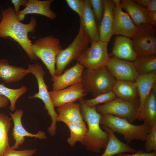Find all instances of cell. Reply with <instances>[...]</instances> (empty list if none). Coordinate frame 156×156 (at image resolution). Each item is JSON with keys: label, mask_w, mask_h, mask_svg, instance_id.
<instances>
[{"label": "cell", "mask_w": 156, "mask_h": 156, "mask_svg": "<svg viewBox=\"0 0 156 156\" xmlns=\"http://www.w3.org/2000/svg\"><path fill=\"white\" fill-rule=\"evenodd\" d=\"M82 98L79 100L81 114L83 120L88 126V131L82 144L86 150L94 153H99L105 149L107 144L109 134L103 130L100 126L101 114L96 110V107H90L86 106Z\"/></svg>", "instance_id": "6da1fadb"}, {"label": "cell", "mask_w": 156, "mask_h": 156, "mask_svg": "<svg viewBox=\"0 0 156 156\" xmlns=\"http://www.w3.org/2000/svg\"><path fill=\"white\" fill-rule=\"evenodd\" d=\"M101 114L100 124L114 132L123 135L127 143L133 140L145 141L151 127L147 122L140 125L132 124L127 120L109 114Z\"/></svg>", "instance_id": "7a4b0ae2"}, {"label": "cell", "mask_w": 156, "mask_h": 156, "mask_svg": "<svg viewBox=\"0 0 156 156\" xmlns=\"http://www.w3.org/2000/svg\"><path fill=\"white\" fill-rule=\"evenodd\" d=\"M82 82L85 92L94 97L112 90L117 80L105 66L94 69H84Z\"/></svg>", "instance_id": "3957f363"}, {"label": "cell", "mask_w": 156, "mask_h": 156, "mask_svg": "<svg viewBox=\"0 0 156 156\" xmlns=\"http://www.w3.org/2000/svg\"><path fill=\"white\" fill-rule=\"evenodd\" d=\"M62 49L60 40L53 35L39 38L32 45L33 53L45 65L51 77L55 75L56 59Z\"/></svg>", "instance_id": "277c9868"}, {"label": "cell", "mask_w": 156, "mask_h": 156, "mask_svg": "<svg viewBox=\"0 0 156 156\" xmlns=\"http://www.w3.org/2000/svg\"><path fill=\"white\" fill-rule=\"evenodd\" d=\"M28 70L29 73L33 74L36 77L38 83V91L33 96H29V99L38 98L43 102L44 108L51 119L50 126L48 128L47 131L51 136H53L56 133L57 129L56 124L57 122V114L55 110L54 106L51 99L48 87L44 79L45 72L42 66L38 63L28 64Z\"/></svg>", "instance_id": "5b68a950"}, {"label": "cell", "mask_w": 156, "mask_h": 156, "mask_svg": "<svg viewBox=\"0 0 156 156\" xmlns=\"http://www.w3.org/2000/svg\"><path fill=\"white\" fill-rule=\"evenodd\" d=\"M89 38L80 23L78 32L71 43L62 49L57 56L56 61L55 74L61 75L66 67L77 59L88 47Z\"/></svg>", "instance_id": "8992f818"}, {"label": "cell", "mask_w": 156, "mask_h": 156, "mask_svg": "<svg viewBox=\"0 0 156 156\" xmlns=\"http://www.w3.org/2000/svg\"><path fill=\"white\" fill-rule=\"evenodd\" d=\"M139 101H125L116 98L114 99L96 107V111L101 114L113 115L125 119L131 123L136 119Z\"/></svg>", "instance_id": "52a82bcc"}, {"label": "cell", "mask_w": 156, "mask_h": 156, "mask_svg": "<svg viewBox=\"0 0 156 156\" xmlns=\"http://www.w3.org/2000/svg\"><path fill=\"white\" fill-rule=\"evenodd\" d=\"M132 38L133 49L137 57L156 54V31L149 24H143Z\"/></svg>", "instance_id": "ba28073f"}, {"label": "cell", "mask_w": 156, "mask_h": 156, "mask_svg": "<svg viewBox=\"0 0 156 156\" xmlns=\"http://www.w3.org/2000/svg\"><path fill=\"white\" fill-rule=\"evenodd\" d=\"M108 42L99 41L91 44L77 59L84 68L94 69L105 66L109 59Z\"/></svg>", "instance_id": "9c48e42d"}, {"label": "cell", "mask_w": 156, "mask_h": 156, "mask_svg": "<svg viewBox=\"0 0 156 156\" xmlns=\"http://www.w3.org/2000/svg\"><path fill=\"white\" fill-rule=\"evenodd\" d=\"M2 17L0 22V38H8V35L14 31H25L28 33L35 32L37 25L36 18L30 17L28 24L21 23L18 19L14 9L9 6L2 11Z\"/></svg>", "instance_id": "30bf717a"}, {"label": "cell", "mask_w": 156, "mask_h": 156, "mask_svg": "<svg viewBox=\"0 0 156 156\" xmlns=\"http://www.w3.org/2000/svg\"><path fill=\"white\" fill-rule=\"evenodd\" d=\"M138 30L126 13L120 6H114L113 13L112 35H121L132 38Z\"/></svg>", "instance_id": "8fae6325"}, {"label": "cell", "mask_w": 156, "mask_h": 156, "mask_svg": "<svg viewBox=\"0 0 156 156\" xmlns=\"http://www.w3.org/2000/svg\"><path fill=\"white\" fill-rule=\"evenodd\" d=\"M105 66L117 80L135 82L138 76L132 62L115 57H110Z\"/></svg>", "instance_id": "7c38bea8"}, {"label": "cell", "mask_w": 156, "mask_h": 156, "mask_svg": "<svg viewBox=\"0 0 156 156\" xmlns=\"http://www.w3.org/2000/svg\"><path fill=\"white\" fill-rule=\"evenodd\" d=\"M49 94L54 106L57 107L76 102L86 94L82 82L62 90L49 91Z\"/></svg>", "instance_id": "4fadbf2b"}, {"label": "cell", "mask_w": 156, "mask_h": 156, "mask_svg": "<svg viewBox=\"0 0 156 156\" xmlns=\"http://www.w3.org/2000/svg\"><path fill=\"white\" fill-rule=\"evenodd\" d=\"M84 68L81 64L77 62L72 67L64 70L61 75L51 77L53 91L62 90L82 82V75Z\"/></svg>", "instance_id": "5bb4252c"}, {"label": "cell", "mask_w": 156, "mask_h": 156, "mask_svg": "<svg viewBox=\"0 0 156 156\" xmlns=\"http://www.w3.org/2000/svg\"><path fill=\"white\" fill-rule=\"evenodd\" d=\"M24 113L22 109H17L14 113H9L13 120L14 126L12 135L15 141L14 144L11 147L15 150L19 146L22 144L25 141V137L34 138L40 139H45L47 138L45 133L43 131H39L36 134H33L26 131L23 127L21 122V118Z\"/></svg>", "instance_id": "9a60e30c"}, {"label": "cell", "mask_w": 156, "mask_h": 156, "mask_svg": "<svg viewBox=\"0 0 156 156\" xmlns=\"http://www.w3.org/2000/svg\"><path fill=\"white\" fill-rule=\"evenodd\" d=\"M54 0H28L25 8L20 10L16 15L20 21L23 20L28 14H35L43 15L51 20L57 17L55 13L51 8Z\"/></svg>", "instance_id": "2e32d148"}, {"label": "cell", "mask_w": 156, "mask_h": 156, "mask_svg": "<svg viewBox=\"0 0 156 156\" xmlns=\"http://www.w3.org/2000/svg\"><path fill=\"white\" fill-rule=\"evenodd\" d=\"M83 9L80 23L88 36L91 44L99 41L96 18L89 0H83Z\"/></svg>", "instance_id": "e0dca14e"}, {"label": "cell", "mask_w": 156, "mask_h": 156, "mask_svg": "<svg viewBox=\"0 0 156 156\" xmlns=\"http://www.w3.org/2000/svg\"><path fill=\"white\" fill-rule=\"evenodd\" d=\"M120 7L126 11L137 27L143 24H150V12L133 0L121 1Z\"/></svg>", "instance_id": "ac0fdd59"}, {"label": "cell", "mask_w": 156, "mask_h": 156, "mask_svg": "<svg viewBox=\"0 0 156 156\" xmlns=\"http://www.w3.org/2000/svg\"><path fill=\"white\" fill-rule=\"evenodd\" d=\"M103 14L98 32L99 40L108 43L112 35L113 13L114 5L112 0H103Z\"/></svg>", "instance_id": "d6986e66"}, {"label": "cell", "mask_w": 156, "mask_h": 156, "mask_svg": "<svg viewBox=\"0 0 156 156\" xmlns=\"http://www.w3.org/2000/svg\"><path fill=\"white\" fill-rule=\"evenodd\" d=\"M136 119L147 122L151 127L156 125V84L145 99Z\"/></svg>", "instance_id": "ffe728a7"}, {"label": "cell", "mask_w": 156, "mask_h": 156, "mask_svg": "<svg viewBox=\"0 0 156 156\" xmlns=\"http://www.w3.org/2000/svg\"><path fill=\"white\" fill-rule=\"evenodd\" d=\"M112 54L119 59L131 62H133L137 57L133 49L132 40L122 36L116 37Z\"/></svg>", "instance_id": "44dd1931"}, {"label": "cell", "mask_w": 156, "mask_h": 156, "mask_svg": "<svg viewBox=\"0 0 156 156\" xmlns=\"http://www.w3.org/2000/svg\"><path fill=\"white\" fill-rule=\"evenodd\" d=\"M102 128L108 133L109 138L105 151L100 156H114L121 153H134L136 151L135 149L129 146L128 143L120 140L111 129L103 126H102Z\"/></svg>", "instance_id": "7402d4cb"}, {"label": "cell", "mask_w": 156, "mask_h": 156, "mask_svg": "<svg viewBox=\"0 0 156 156\" xmlns=\"http://www.w3.org/2000/svg\"><path fill=\"white\" fill-rule=\"evenodd\" d=\"M135 82L139 97L138 112L141 110L145 99L156 84V71L139 75Z\"/></svg>", "instance_id": "603a6c76"}, {"label": "cell", "mask_w": 156, "mask_h": 156, "mask_svg": "<svg viewBox=\"0 0 156 156\" xmlns=\"http://www.w3.org/2000/svg\"><path fill=\"white\" fill-rule=\"evenodd\" d=\"M28 73L27 69L10 65L7 59H0V78L5 82L19 81Z\"/></svg>", "instance_id": "cb8c5ba5"}, {"label": "cell", "mask_w": 156, "mask_h": 156, "mask_svg": "<svg viewBox=\"0 0 156 156\" xmlns=\"http://www.w3.org/2000/svg\"><path fill=\"white\" fill-rule=\"evenodd\" d=\"M117 98L127 101L136 100L138 94L135 82L117 80L112 90Z\"/></svg>", "instance_id": "d4e9b609"}, {"label": "cell", "mask_w": 156, "mask_h": 156, "mask_svg": "<svg viewBox=\"0 0 156 156\" xmlns=\"http://www.w3.org/2000/svg\"><path fill=\"white\" fill-rule=\"evenodd\" d=\"M57 122L66 124L75 122L84 121L81 114L79 103H70L57 107Z\"/></svg>", "instance_id": "484cf974"}, {"label": "cell", "mask_w": 156, "mask_h": 156, "mask_svg": "<svg viewBox=\"0 0 156 156\" xmlns=\"http://www.w3.org/2000/svg\"><path fill=\"white\" fill-rule=\"evenodd\" d=\"M66 125L69 128L70 133V137L67 139L68 144L74 147L78 142L82 144L88 131L84 121L70 122Z\"/></svg>", "instance_id": "4316f807"}, {"label": "cell", "mask_w": 156, "mask_h": 156, "mask_svg": "<svg viewBox=\"0 0 156 156\" xmlns=\"http://www.w3.org/2000/svg\"><path fill=\"white\" fill-rule=\"evenodd\" d=\"M132 62L138 75L156 71V55L137 57Z\"/></svg>", "instance_id": "83f0119b"}, {"label": "cell", "mask_w": 156, "mask_h": 156, "mask_svg": "<svg viewBox=\"0 0 156 156\" xmlns=\"http://www.w3.org/2000/svg\"><path fill=\"white\" fill-rule=\"evenodd\" d=\"M12 119L4 113H0V156H3L5 151L10 147L8 133Z\"/></svg>", "instance_id": "f1b7e54d"}, {"label": "cell", "mask_w": 156, "mask_h": 156, "mask_svg": "<svg viewBox=\"0 0 156 156\" xmlns=\"http://www.w3.org/2000/svg\"><path fill=\"white\" fill-rule=\"evenodd\" d=\"M28 33L25 31H14L9 34L8 37H10L17 42L25 51L31 61H36L37 58L32 51V43L28 37Z\"/></svg>", "instance_id": "f546056e"}, {"label": "cell", "mask_w": 156, "mask_h": 156, "mask_svg": "<svg viewBox=\"0 0 156 156\" xmlns=\"http://www.w3.org/2000/svg\"><path fill=\"white\" fill-rule=\"evenodd\" d=\"M27 88L25 86L20 88L12 89L7 88L3 83L0 84V94L7 97L10 102V109L11 111H15L16 102L21 96L25 93Z\"/></svg>", "instance_id": "4dcf8cb0"}, {"label": "cell", "mask_w": 156, "mask_h": 156, "mask_svg": "<svg viewBox=\"0 0 156 156\" xmlns=\"http://www.w3.org/2000/svg\"><path fill=\"white\" fill-rule=\"evenodd\" d=\"M116 98L112 90L100 95L94 98L83 100L84 104L87 106L92 107L98 105L109 102Z\"/></svg>", "instance_id": "1f68e13d"}, {"label": "cell", "mask_w": 156, "mask_h": 156, "mask_svg": "<svg viewBox=\"0 0 156 156\" xmlns=\"http://www.w3.org/2000/svg\"><path fill=\"white\" fill-rule=\"evenodd\" d=\"M145 151L150 153L156 151V125L151 127V132L148 134L145 140Z\"/></svg>", "instance_id": "d6a6232c"}, {"label": "cell", "mask_w": 156, "mask_h": 156, "mask_svg": "<svg viewBox=\"0 0 156 156\" xmlns=\"http://www.w3.org/2000/svg\"><path fill=\"white\" fill-rule=\"evenodd\" d=\"M96 19L99 25L104 12L103 0H89Z\"/></svg>", "instance_id": "836d02e7"}, {"label": "cell", "mask_w": 156, "mask_h": 156, "mask_svg": "<svg viewBox=\"0 0 156 156\" xmlns=\"http://www.w3.org/2000/svg\"><path fill=\"white\" fill-rule=\"evenodd\" d=\"M36 151V149L16 151L10 146L5 151L3 156H33Z\"/></svg>", "instance_id": "e575fe53"}, {"label": "cell", "mask_w": 156, "mask_h": 156, "mask_svg": "<svg viewBox=\"0 0 156 156\" xmlns=\"http://www.w3.org/2000/svg\"><path fill=\"white\" fill-rule=\"evenodd\" d=\"M68 6L76 12L80 18L82 15L83 9V0H66Z\"/></svg>", "instance_id": "d590c367"}, {"label": "cell", "mask_w": 156, "mask_h": 156, "mask_svg": "<svg viewBox=\"0 0 156 156\" xmlns=\"http://www.w3.org/2000/svg\"><path fill=\"white\" fill-rule=\"evenodd\" d=\"M139 5L146 8L149 12L156 11V0H133Z\"/></svg>", "instance_id": "8d00e7d4"}, {"label": "cell", "mask_w": 156, "mask_h": 156, "mask_svg": "<svg viewBox=\"0 0 156 156\" xmlns=\"http://www.w3.org/2000/svg\"><path fill=\"white\" fill-rule=\"evenodd\" d=\"M114 156H156V151L147 153L144 150H138L134 153L131 154L126 153H123L116 155Z\"/></svg>", "instance_id": "74e56055"}, {"label": "cell", "mask_w": 156, "mask_h": 156, "mask_svg": "<svg viewBox=\"0 0 156 156\" xmlns=\"http://www.w3.org/2000/svg\"><path fill=\"white\" fill-rule=\"evenodd\" d=\"M27 0H12L11 2L13 4L14 9L16 15L19 11L20 8L21 6H25L27 2Z\"/></svg>", "instance_id": "f35d334b"}, {"label": "cell", "mask_w": 156, "mask_h": 156, "mask_svg": "<svg viewBox=\"0 0 156 156\" xmlns=\"http://www.w3.org/2000/svg\"><path fill=\"white\" fill-rule=\"evenodd\" d=\"M9 101L7 97L0 94V108H4L6 107Z\"/></svg>", "instance_id": "ab89813d"}, {"label": "cell", "mask_w": 156, "mask_h": 156, "mask_svg": "<svg viewBox=\"0 0 156 156\" xmlns=\"http://www.w3.org/2000/svg\"><path fill=\"white\" fill-rule=\"evenodd\" d=\"M150 12V24L154 27L156 25V11Z\"/></svg>", "instance_id": "60d3db41"}, {"label": "cell", "mask_w": 156, "mask_h": 156, "mask_svg": "<svg viewBox=\"0 0 156 156\" xmlns=\"http://www.w3.org/2000/svg\"><path fill=\"white\" fill-rule=\"evenodd\" d=\"M114 4V6L116 7L120 6L121 1L120 0H112Z\"/></svg>", "instance_id": "b9f144b4"}]
</instances>
